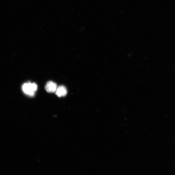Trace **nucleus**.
<instances>
[{
  "instance_id": "2",
  "label": "nucleus",
  "mask_w": 175,
  "mask_h": 175,
  "mask_svg": "<svg viewBox=\"0 0 175 175\" xmlns=\"http://www.w3.org/2000/svg\"><path fill=\"white\" fill-rule=\"evenodd\" d=\"M57 88V84L52 81H49L47 84L45 89L49 93H53L55 92Z\"/></svg>"
},
{
  "instance_id": "3",
  "label": "nucleus",
  "mask_w": 175,
  "mask_h": 175,
  "mask_svg": "<svg viewBox=\"0 0 175 175\" xmlns=\"http://www.w3.org/2000/svg\"><path fill=\"white\" fill-rule=\"evenodd\" d=\"M67 93V91L66 88L63 86H60L57 87L56 91V95L59 97L65 96Z\"/></svg>"
},
{
  "instance_id": "1",
  "label": "nucleus",
  "mask_w": 175,
  "mask_h": 175,
  "mask_svg": "<svg viewBox=\"0 0 175 175\" xmlns=\"http://www.w3.org/2000/svg\"><path fill=\"white\" fill-rule=\"evenodd\" d=\"M37 89V85L34 83H25L22 86V89L24 92L25 94L29 96H34Z\"/></svg>"
}]
</instances>
